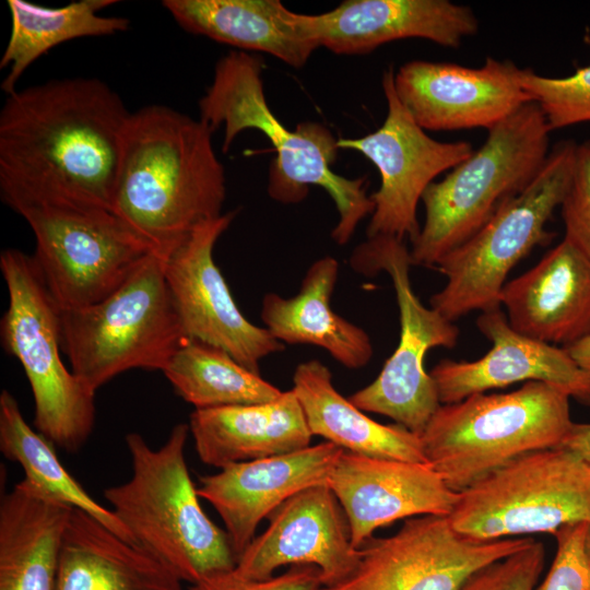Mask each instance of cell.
<instances>
[{
  "mask_svg": "<svg viewBox=\"0 0 590 590\" xmlns=\"http://www.w3.org/2000/svg\"><path fill=\"white\" fill-rule=\"evenodd\" d=\"M11 209L32 228L33 258L62 311L104 299L154 252L108 209L51 201L22 202Z\"/></svg>",
  "mask_w": 590,
  "mask_h": 590,
  "instance_id": "11",
  "label": "cell"
},
{
  "mask_svg": "<svg viewBox=\"0 0 590 590\" xmlns=\"http://www.w3.org/2000/svg\"><path fill=\"white\" fill-rule=\"evenodd\" d=\"M590 381V335L564 347Z\"/></svg>",
  "mask_w": 590,
  "mask_h": 590,
  "instance_id": "38",
  "label": "cell"
},
{
  "mask_svg": "<svg viewBox=\"0 0 590 590\" xmlns=\"http://www.w3.org/2000/svg\"><path fill=\"white\" fill-rule=\"evenodd\" d=\"M343 449L324 441L304 449L237 462L200 477L199 497L223 520L238 556L256 538L259 523L287 498L309 486L327 484Z\"/></svg>",
  "mask_w": 590,
  "mask_h": 590,
  "instance_id": "21",
  "label": "cell"
},
{
  "mask_svg": "<svg viewBox=\"0 0 590 590\" xmlns=\"http://www.w3.org/2000/svg\"><path fill=\"white\" fill-rule=\"evenodd\" d=\"M585 551L590 563V522L588 523L586 538H585Z\"/></svg>",
  "mask_w": 590,
  "mask_h": 590,
  "instance_id": "39",
  "label": "cell"
},
{
  "mask_svg": "<svg viewBox=\"0 0 590 590\" xmlns=\"http://www.w3.org/2000/svg\"><path fill=\"white\" fill-rule=\"evenodd\" d=\"M516 331L567 347L590 335V259L566 239L507 282L500 307Z\"/></svg>",
  "mask_w": 590,
  "mask_h": 590,
  "instance_id": "22",
  "label": "cell"
},
{
  "mask_svg": "<svg viewBox=\"0 0 590 590\" xmlns=\"http://www.w3.org/2000/svg\"><path fill=\"white\" fill-rule=\"evenodd\" d=\"M302 33L338 55H365L400 39L458 48L479 31L473 10L449 0H345L319 14L297 13Z\"/></svg>",
  "mask_w": 590,
  "mask_h": 590,
  "instance_id": "19",
  "label": "cell"
},
{
  "mask_svg": "<svg viewBox=\"0 0 590 590\" xmlns=\"http://www.w3.org/2000/svg\"><path fill=\"white\" fill-rule=\"evenodd\" d=\"M263 66L260 57L237 49L221 57L211 84L198 102L199 119L213 132L223 127L224 153L247 129L263 133L276 151L268 174L270 198L296 204L306 199L310 186L323 188L339 214L331 237L338 245H345L374 211L367 179H351L332 170L340 149L339 139L328 127L308 120L288 130L273 115L264 95Z\"/></svg>",
  "mask_w": 590,
  "mask_h": 590,
  "instance_id": "3",
  "label": "cell"
},
{
  "mask_svg": "<svg viewBox=\"0 0 590 590\" xmlns=\"http://www.w3.org/2000/svg\"><path fill=\"white\" fill-rule=\"evenodd\" d=\"M267 519V529L237 558L235 570L243 577L262 580L282 566L312 565L322 588H329L357 569L362 551L353 545L347 517L328 484L299 491Z\"/></svg>",
  "mask_w": 590,
  "mask_h": 590,
  "instance_id": "17",
  "label": "cell"
},
{
  "mask_svg": "<svg viewBox=\"0 0 590 590\" xmlns=\"http://www.w3.org/2000/svg\"><path fill=\"white\" fill-rule=\"evenodd\" d=\"M449 519L476 541L589 523L590 462L562 446L523 455L458 493Z\"/></svg>",
  "mask_w": 590,
  "mask_h": 590,
  "instance_id": "10",
  "label": "cell"
},
{
  "mask_svg": "<svg viewBox=\"0 0 590 590\" xmlns=\"http://www.w3.org/2000/svg\"><path fill=\"white\" fill-rule=\"evenodd\" d=\"M292 390L312 436L358 455L427 462L417 434L368 417L334 388L331 371L321 362L300 363L293 375Z\"/></svg>",
  "mask_w": 590,
  "mask_h": 590,
  "instance_id": "28",
  "label": "cell"
},
{
  "mask_svg": "<svg viewBox=\"0 0 590 590\" xmlns=\"http://www.w3.org/2000/svg\"><path fill=\"white\" fill-rule=\"evenodd\" d=\"M235 215L231 211L198 225L164 258V272L186 339L219 347L260 374V362L284 344L243 315L214 262V246Z\"/></svg>",
  "mask_w": 590,
  "mask_h": 590,
  "instance_id": "15",
  "label": "cell"
},
{
  "mask_svg": "<svg viewBox=\"0 0 590 590\" xmlns=\"http://www.w3.org/2000/svg\"><path fill=\"white\" fill-rule=\"evenodd\" d=\"M181 582L155 556L73 508L55 590H182Z\"/></svg>",
  "mask_w": 590,
  "mask_h": 590,
  "instance_id": "24",
  "label": "cell"
},
{
  "mask_svg": "<svg viewBox=\"0 0 590 590\" xmlns=\"http://www.w3.org/2000/svg\"><path fill=\"white\" fill-rule=\"evenodd\" d=\"M114 0H80L47 8L25 0H8L11 32L0 60L9 68L1 90L11 94L16 83L38 58L51 48L81 37L107 36L128 30L130 21L99 12Z\"/></svg>",
  "mask_w": 590,
  "mask_h": 590,
  "instance_id": "29",
  "label": "cell"
},
{
  "mask_svg": "<svg viewBox=\"0 0 590 590\" xmlns=\"http://www.w3.org/2000/svg\"><path fill=\"white\" fill-rule=\"evenodd\" d=\"M577 143L563 140L551 148L533 180L507 199L489 220L435 267L447 281L429 306L450 321L471 311L500 307L511 269L552 234L545 228L571 181Z\"/></svg>",
  "mask_w": 590,
  "mask_h": 590,
  "instance_id": "9",
  "label": "cell"
},
{
  "mask_svg": "<svg viewBox=\"0 0 590 590\" xmlns=\"http://www.w3.org/2000/svg\"><path fill=\"white\" fill-rule=\"evenodd\" d=\"M387 116L374 132L357 139H339L338 146L354 150L378 169L380 186L370 198L374 211L367 236H390L412 243L421 226L417 205L440 174L451 170L474 151L468 141L441 142L429 137L399 101L394 70L382 74Z\"/></svg>",
  "mask_w": 590,
  "mask_h": 590,
  "instance_id": "13",
  "label": "cell"
},
{
  "mask_svg": "<svg viewBox=\"0 0 590 590\" xmlns=\"http://www.w3.org/2000/svg\"><path fill=\"white\" fill-rule=\"evenodd\" d=\"M196 410L270 402L283 391L227 352L186 339L162 371Z\"/></svg>",
  "mask_w": 590,
  "mask_h": 590,
  "instance_id": "31",
  "label": "cell"
},
{
  "mask_svg": "<svg viewBox=\"0 0 590 590\" xmlns=\"http://www.w3.org/2000/svg\"><path fill=\"white\" fill-rule=\"evenodd\" d=\"M519 79L551 131L590 122V63L562 78L521 69Z\"/></svg>",
  "mask_w": 590,
  "mask_h": 590,
  "instance_id": "32",
  "label": "cell"
},
{
  "mask_svg": "<svg viewBox=\"0 0 590 590\" xmlns=\"http://www.w3.org/2000/svg\"><path fill=\"white\" fill-rule=\"evenodd\" d=\"M350 261L356 272L370 276L384 271L391 279L400 338L377 378L349 399L362 411L388 416L420 436L441 404L436 385L425 370V356L435 347H455L459 329L414 293L410 278L413 264L404 240L368 237L353 250Z\"/></svg>",
  "mask_w": 590,
  "mask_h": 590,
  "instance_id": "12",
  "label": "cell"
},
{
  "mask_svg": "<svg viewBox=\"0 0 590 590\" xmlns=\"http://www.w3.org/2000/svg\"><path fill=\"white\" fill-rule=\"evenodd\" d=\"M559 446L590 462V423H573Z\"/></svg>",
  "mask_w": 590,
  "mask_h": 590,
  "instance_id": "37",
  "label": "cell"
},
{
  "mask_svg": "<svg viewBox=\"0 0 590 590\" xmlns=\"http://www.w3.org/2000/svg\"><path fill=\"white\" fill-rule=\"evenodd\" d=\"M338 275L339 262L333 257L317 259L308 268L295 296L264 295L261 319L264 328L283 344L322 347L341 365L362 368L373 356V344L364 329L331 308Z\"/></svg>",
  "mask_w": 590,
  "mask_h": 590,
  "instance_id": "27",
  "label": "cell"
},
{
  "mask_svg": "<svg viewBox=\"0 0 590 590\" xmlns=\"http://www.w3.org/2000/svg\"><path fill=\"white\" fill-rule=\"evenodd\" d=\"M569 399L552 385L528 381L440 404L420 435L426 461L460 493L523 455L559 446L574 423Z\"/></svg>",
  "mask_w": 590,
  "mask_h": 590,
  "instance_id": "5",
  "label": "cell"
},
{
  "mask_svg": "<svg viewBox=\"0 0 590 590\" xmlns=\"http://www.w3.org/2000/svg\"><path fill=\"white\" fill-rule=\"evenodd\" d=\"M487 131L479 150L425 190V220L410 250L413 266L436 267L533 180L551 151V130L534 102Z\"/></svg>",
  "mask_w": 590,
  "mask_h": 590,
  "instance_id": "6",
  "label": "cell"
},
{
  "mask_svg": "<svg viewBox=\"0 0 590 590\" xmlns=\"http://www.w3.org/2000/svg\"><path fill=\"white\" fill-rule=\"evenodd\" d=\"M559 208L564 239L590 259V140L577 143L571 181Z\"/></svg>",
  "mask_w": 590,
  "mask_h": 590,
  "instance_id": "35",
  "label": "cell"
},
{
  "mask_svg": "<svg viewBox=\"0 0 590 590\" xmlns=\"http://www.w3.org/2000/svg\"><path fill=\"white\" fill-rule=\"evenodd\" d=\"M362 547L381 527L424 515L449 516L458 499L428 462L377 458L342 450L327 481Z\"/></svg>",
  "mask_w": 590,
  "mask_h": 590,
  "instance_id": "18",
  "label": "cell"
},
{
  "mask_svg": "<svg viewBox=\"0 0 590 590\" xmlns=\"http://www.w3.org/2000/svg\"><path fill=\"white\" fill-rule=\"evenodd\" d=\"M476 326L492 342L476 361L442 359L429 371L441 404L517 382L542 381L590 404V381L564 347L512 329L502 308L481 312Z\"/></svg>",
  "mask_w": 590,
  "mask_h": 590,
  "instance_id": "20",
  "label": "cell"
},
{
  "mask_svg": "<svg viewBox=\"0 0 590 590\" xmlns=\"http://www.w3.org/2000/svg\"><path fill=\"white\" fill-rule=\"evenodd\" d=\"M186 341L164 272L152 252L115 292L61 310V347L71 371L94 393L134 368L163 371Z\"/></svg>",
  "mask_w": 590,
  "mask_h": 590,
  "instance_id": "7",
  "label": "cell"
},
{
  "mask_svg": "<svg viewBox=\"0 0 590 590\" xmlns=\"http://www.w3.org/2000/svg\"><path fill=\"white\" fill-rule=\"evenodd\" d=\"M73 508L25 479L0 502V590H55Z\"/></svg>",
  "mask_w": 590,
  "mask_h": 590,
  "instance_id": "25",
  "label": "cell"
},
{
  "mask_svg": "<svg viewBox=\"0 0 590 590\" xmlns=\"http://www.w3.org/2000/svg\"><path fill=\"white\" fill-rule=\"evenodd\" d=\"M588 522L566 524L553 535L556 553L535 590H590V563L585 551Z\"/></svg>",
  "mask_w": 590,
  "mask_h": 590,
  "instance_id": "34",
  "label": "cell"
},
{
  "mask_svg": "<svg viewBox=\"0 0 590 590\" xmlns=\"http://www.w3.org/2000/svg\"><path fill=\"white\" fill-rule=\"evenodd\" d=\"M212 133L201 119L164 105L129 117L114 212L163 258L223 214L226 177Z\"/></svg>",
  "mask_w": 590,
  "mask_h": 590,
  "instance_id": "2",
  "label": "cell"
},
{
  "mask_svg": "<svg viewBox=\"0 0 590 590\" xmlns=\"http://www.w3.org/2000/svg\"><path fill=\"white\" fill-rule=\"evenodd\" d=\"M320 570L312 565L291 566L285 573L262 580L248 579L235 568L191 583L190 590H320Z\"/></svg>",
  "mask_w": 590,
  "mask_h": 590,
  "instance_id": "36",
  "label": "cell"
},
{
  "mask_svg": "<svg viewBox=\"0 0 590 590\" xmlns=\"http://www.w3.org/2000/svg\"><path fill=\"white\" fill-rule=\"evenodd\" d=\"M532 540L476 541L460 534L449 516L413 517L394 534L369 539L354 574L320 590H460L475 571Z\"/></svg>",
  "mask_w": 590,
  "mask_h": 590,
  "instance_id": "14",
  "label": "cell"
},
{
  "mask_svg": "<svg viewBox=\"0 0 590 590\" xmlns=\"http://www.w3.org/2000/svg\"><path fill=\"white\" fill-rule=\"evenodd\" d=\"M188 425L200 460L219 469L304 449L312 437L292 389L270 402L194 410Z\"/></svg>",
  "mask_w": 590,
  "mask_h": 590,
  "instance_id": "23",
  "label": "cell"
},
{
  "mask_svg": "<svg viewBox=\"0 0 590 590\" xmlns=\"http://www.w3.org/2000/svg\"><path fill=\"white\" fill-rule=\"evenodd\" d=\"M545 548L534 539L517 552L475 571L460 590H535Z\"/></svg>",
  "mask_w": 590,
  "mask_h": 590,
  "instance_id": "33",
  "label": "cell"
},
{
  "mask_svg": "<svg viewBox=\"0 0 590 590\" xmlns=\"http://www.w3.org/2000/svg\"><path fill=\"white\" fill-rule=\"evenodd\" d=\"M0 270L9 293L0 322L2 347L20 362L28 379L36 430L54 446L74 453L93 432L95 393L61 358V309L33 256L2 250Z\"/></svg>",
  "mask_w": 590,
  "mask_h": 590,
  "instance_id": "8",
  "label": "cell"
},
{
  "mask_svg": "<svg viewBox=\"0 0 590 590\" xmlns=\"http://www.w3.org/2000/svg\"><path fill=\"white\" fill-rule=\"evenodd\" d=\"M186 32L240 51H260L303 68L318 45L297 24V13L280 0H164Z\"/></svg>",
  "mask_w": 590,
  "mask_h": 590,
  "instance_id": "26",
  "label": "cell"
},
{
  "mask_svg": "<svg viewBox=\"0 0 590 590\" xmlns=\"http://www.w3.org/2000/svg\"><path fill=\"white\" fill-rule=\"evenodd\" d=\"M510 60L487 57L480 68L413 60L394 72L397 96L425 131L489 130L532 102Z\"/></svg>",
  "mask_w": 590,
  "mask_h": 590,
  "instance_id": "16",
  "label": "cell"
},
{
  "mask_svg": "<svg viewBox=\"0 0 590 590\" xmlns=\"http://www.w3.org/2000/svg\"><path fill=\"white\" fill-rule=\"evenodd\" d=\"M54 445L25 421L16 399L8 390L0 394V450L19 463L25 480L46 495L80 509L122 540L134 544L132 536L110 508L98 504L66 470Z\"/></svg>",
  "mask_w": 590,
  "mask_h": 590,
  "instance_id": "30",
  "label": "cell"
},
{
  "mask_svg": "<svg viewBox=\"0 0 590 590\" xmlns=\"http://www.w3.org/2000/svg\"><path fill=\"white\" fill-rule=\"evenodd\" d=\"M131 113L96 78L15 90L0 111V196L111 210Z\"/></svg>",
  "mask_w": 590,
  "mask_h": 590,
  "instance_id": "1",
  "label": "cell"
},
{
  "mask_svg": "<svg viewBox=\"0 0 590 590\" xmlns=\"http://www.w3.org/2000/svg\"><path fill=\"white\" fill-rule=\"evenodd\" d=\"M189 433L188 424L175 425L157 449L139 433L126 435L132 474L104 497L134 544L191 585L234 569L237 557L226 531L199 503L185 459Z\"/></svg>",
  "mask_w": 590,
  "mask_h": 590,
  "instance_id": "4",
  "label": "cell"
}]
</instances>
